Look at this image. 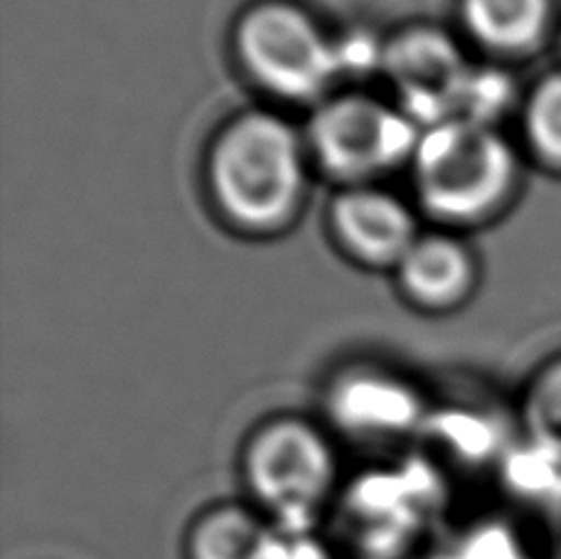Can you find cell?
<instances>
[{
	"label": "cell",
	"mask_w": 561,
	"mask_h": 559,
	"mask_svg": "<svg viewBox=\"0 0 561 559\" xmlns=\"http://www.w3.org/2000/svg\"><path fill=\"white\" fill-rule=\"evenodd\" d=\"M310 161L306 134L274 112L247 109L229 118L209 144V197L237 232L278 235L306 205Z\"/></svg>",
	"instance_id": "1"
},
{
	"label": "cell",
	"mask_w": 561,
	"mask_h": 559,
	"mask_svg": "<svg viewBox=\"0 0 561 559\" xmlns=\"http://www.w3.org/2000/svg\"><path fill=\"white\" fill-rule=\"evenodd\" d=\"M244 501L280 535L316 533L340 488L335 446L323 429L298 417L259 424L239 452Z\"/></svg>",
	"instance_id": "2"
},
{
	"label": "cell",
	"mask_w": 561,
	"mask_h": 559,
	"mask_svg": "<svg viewBox=\"0 0 561 559\" xmlns=\"http://www.w3.org/2000/svg\"><path fill=\"white\" fill-rule=\"evenodd\" d=\"M409 163L421 207L448 227L485 223L517 185V156L503 134L470 118L421 128Z\"/></svg>",
	"instance_id": "3"
},
{
	"label": "cell",
	"mask_w": 561,
	"mask_h": 559,
	"mask_svg": "<svg viewBox=\"0 0 561 559\" xmlns=\"http://www.w3.org/2000/svg\"><path fill=\"white\" fill-rule=\"evenodd\" d=\"M234 55L259 89L286 102L323 96L343 75L335 39L313 15L286 0H264L239 15Z\"/></svg>",
	"instance_id": "4"
},
{
	"label": "cell",
	"mask_w": 561,
	"mask_h": 559,
	"mask_svg": "<svg viewBox=\"0 0 561 559\" xmlns=\"http://www.w3.org/2000/svg\"><path fill=\"white\" fill-rule=\"evenodd\" d=\"M421 126L404 109L367 94L330 96L306 132L310 158L343 185L373 183L412 161Z\"/></svg>",
	"instance_id": "5"
},
{
	"label": "cell",
	"mask_w": 561,
	"mask_h": 559,
	"mask_svg": "<svg viewBox=\"0 0 561 559\" xmlns=\"http://www.w3.org/2000/svg\"><path fill=\"white\" fill-rule=\"evenodd\" d=\"M382 69L416 124L458 116L470 67L454 39L434 27H409L385 45Z\"/></svg>",
	"instance_id": "6"
},
{
	"label": "cell",
	"mask_w": 561,
	"mask_h": 559,
	"mask_svg": "<svg viewBox=\"0 0 561 559\" xmlns=\"http://www.w3.org/2000/svg\"><path fill=\"white\" fill-rule=\"evenodd\" d=\"M328 225L353 262L392 272L421 235L412 207L373 183L343 185L330 203Z\"/></svg>",
	"instance_id": "7"
},
{
	"label": "cell",
	"mask_w": 561,
	"mask_h": 559,
	"mask_svg": "<svg viewBox=\"0 0 561 559\" xmlns=\"http://www.w3.org/2000/svg\"><path fill=\"white\" fill-rule=\"evenodd\" d=\"M397 286L414 308L446 313L463 306L478 284L473 249L450 232H421L394 269Z\"/></svg>",
	"instance_id": "8"
},
{
	"label": "cell",
	"mask_w": 561,
	"mask_h": 559,
	"mask_svg": "<svg viewBox=\"0 0 561 559\" xmlns=\"http://www.w3.org/2000/svg\"><path fill=\"white\" fill-rule=\"evenodd\" d=\"M284 535L244 498L199 507L178 540V559H278Z\"/></svg>",
	"instance_id": "9"
},
{
	"label": "cell",
	"mask_w": 561,
	"mask_h": 559,
	"mask_svg": "<svg viewBox=\"0 0 561 559\" xmlns=\"http://www.w3.org/2000/svg\"><path fill=\"white\" fill-rule=\"evenodd\" d=\"M468 35L490 53L517 55L545 37L552 0H460Z\"/></svg>",
	"instance_id": "10"
},
{
	"label": "cell",
	"mask_w": 561,
	"mask_h": 559,
	"mask_svg": "<svg viewBox=\"0 0 561 559\" xmlns=\"http://www.w3.org/2000/svg\"><path fill=\"white\" fill-rule=\"evenodd\" d=\"M345 426L357 432H399L414 422L412 387L385 375H353L333 399Z\"/></svg>",
	"instance_id": "11"
},
{
	"label": "cell",
	"mask_w": 561,
	"mask_h": 559,
	"mask_svg": "<svg viewBox=\"0 0 561 559\" xmlns=\"http://www.w3.org/2000/svg\"><path fill=\"white\" fill-rule=\"evenodd\" d=\"M525 426L529 444L561 464V361L547 370L527 389Z\"/></svg>",
	"instance_id": "12"
},
{
	"label": "cell",
	"mask_w": 561,
	"mask_h": 559,
	"mask_svg": "<svg viewBox=\"0 0 561 559\" xmlns=\"http://www.w3.org/2000/svg\"><path fill=\"white\" fill-rule=\"evenodd\" d=\"M525 136L542 161L561 168V72L535 87L525 106Z\"/></svg>",
	"instance_id": "13"
}]
</instances>
